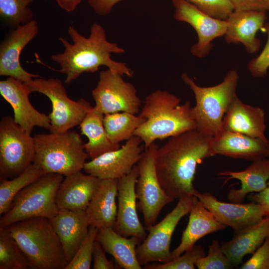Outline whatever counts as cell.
<instances>
[{"mask_svg": "<svg viewBox=\"0 0 269 269\" xmlns=\"http://www.w3.org/2000/svg\"><path fill=\"white\" fill-rule=\"evenodd\" d=\"M213 136L197 130L169 137L159 147L155 167L160 185L173 200L186 195H195L193 181L197 166L205 158L215 155Z\"/></svg>", "mask_w": 269, "mask_h": 269, "instance_id": "6da1fadb", "label": "cell"}, {"mask_svg": "<svg viewBox=\"0 0 269 269\" xmlns=\"http://www.w3.org/2000/svg\"><path fill=\"white\" fill-rule=\"evenodd\" d=\"M68 33L72 43L59 37L64 51L51 56L52 60L60 66L58 71L66 75L65 83L70 84L84 72H95L102 66L123 76L130 77L133 75V71L126 63L112 59V54H122L125 50L117 43L108 40L101 25L94 23L87 37L72 26H69Z\"/></svg>", "mask_w": 269, "mask_h": 269, "instance_id": "7a4b0ae2", "label": "cell"}, {"mask_svg": "<svg viewBox=\"0 0 269 269\" xmlns=\"http://www.w3.org/2000/svg\"><path fill=\"white\" fill-rule=\"evenodd\" d=\"M180 99L167 91L157 90L145 99L139 115L145 119L134 131L147 148L156 139H163L196 130L189 101L180 105Z\"/></svg>", "mask_w": 269, "mask_h": 269, "instance_id": "3957f363", "label": "cell"}, {"mask_svg": "<svg viewBox=\"0 0 269 269\" xmlns=\"http://www.w3.org/2000/svg\"><path fill=\"white\" fill-rule=\"evenodd\" d=\"M34 269H65L68 262L50 219L35 217L4 228Z\"/></svg>", "mask_w": 269, "mask_h": 269, "instance_id": "277c9868", "label": "cell"}, {"mask_svg": "<svg viewBox=\"0 0 269 269\" xmlns=\"http://www.w3.org/2000/svg\"><path fill=\"white\" fill-rule=\"evenodd\" d=\"M35 156L33 163L45 174L66 176L83 169L89 157L80 135L76 132L40 134L34 137Z\"/></svg>", "mask_w": 269, "mask_h": 269, "instance_id": "5b68a950", "label": "cell"}, {"mask_svg": "<svg viewBox=\"0 0 269 269\" xmlns=\"http://www.w3.org/2000/svg\"><path fill=\"white\" fill-rule=\"evenodd\" d=\"M181 78L193 92L196 105L192 107L197 129L199 132L215 136L223 130L225 114L237 97L236 88L239 75L234 70L229 71L219 84L208 87L198 86L186 73Z\"/></svg>", "mask_w": 269, "mask_h": 269, "instance_id": "8992f818", "label": "cell"}, {"mask_svg": "<svg viewBox=\"0 0 269 269\" xmlns=\"http://www.w3.org/2000/svg\"><path fill=\"white\" fill-rule=\"evenodd\" d=\"M64 176L45 174L19 192L0 218V227L35 217L52 219L59 210L55 198Z\"/></svg>", "mask_w": 269, "mask_h": 269, "instance_id": "52a82bcc", "label": "cell"}, {"mask_svg": "<svg viewBox=\"0 0 269 269\" xmlns=\"http://www.w3.org/2000/svg\"><path fill=\"white\" fill-rule=\"evenodd\" d=\"M31 93L47 96L51 102L50 132L62 133L79 125L92 106L85 99L71 100L62 82L55 78H34L24 83Z\"/></svg>", "mask_w": 269, "mask_h": 269, "instance_id": "ba28073f", "label": "cell"}, {"mask_svg": "<svg viewBox=\"0 0 269 269\" xmlns=\"http://www.w3.org/2000/svg\"><path fill=\"white\" fill-rule=\"evenodd\" d=\"M33 137L11 116L0 122V178L12 179L21 174L33 162Z\"/></svg>", "mask_w": 269, "mask_h": 269, "instance_id": "9c48e42d", "label": "cell"}, {"mask_svg": "<svg viewBox=\"0 0 269 269\" xmlns=\"http://www.w3.org/2000/svg\"><path fill=\"white\" fill-rule=\"evenodd\" d=\"M158 148L154 142L152 143L144 149L137 163L135 193L146 230L155 224L163 208L173 201L165 193L157 177L155 158Z\"/></svg>", "mask_w": 269, "mask_h": 269, "instance_id": "30bf717a", "label": "cell"}, {"mask_svg": "<svg viewBox=\"0 0 269 269\" xmlns=\"http://www.w3.org/2000/svg\"><path fill=\"white\" fill-rule=\"evenodd\" d=\"M193 196L180 197L174 208L147 230L148 234L136 248L137 260L141 266L154 262L170 261L172 234L181 219L189 213Z\"/></svg>", "mask_w": 269, "mask_h": 269, "instance_id": "8fae6325", "label": "cell"}, {"mask_svg": "<svg viewBox=\"0 0 269 269\" xmlns=\"http://www.w3.org/2000/svg\"><path fill=\"white\" fill-rule=\"evenodd\" d=\"M122 76L109 69L99 74V81L92 94L95 107L104 115L122 112L136 114L139 112L141 101L136 90Z\"/></svg>", "mask_w": 269, "mask_h": 269, "instance_id": "7c38bea8", "label": "cell"}, {"mask_svg": "<svg viewBox=\"0 0 269 269\" xmlns=\"http://www.w3.org/2000/svg\"><path fill=\"white\" fill-rule=\"evenodd\" d=\"M142 141L133 135L118 149L105 152L86 162V173L100 179H119L128 174L137 164L144 151Z\"/></svg>", "mask_w": 269, "mask_h": 269, "instance_id": "4fadbf2b", "label": "cell"}, {"mask_svg": "<svg viewBox=\"0 0 269 269\" xmlns=\"http://www.w3.org/2000/svg\"><path fill=\"white\" fill-rule=\"evenodd\" d=\"M172 2L174 7V18L189 24L197 34L198 41L191 47L192 54L198 57L205 56L212 47V41L225 34L227 20L206 14L186 0H172Z\"/></svg>", "mask_w": 269, "mask_h": 269, "instance_id": "5bb4252c", "label": "cell"}, {"mask_svg": "<svg viewBox=\"0 0 269 269\" xmlns=\"http://www.w3.org/2000/svg\"><path fill=\"white\" fill-rule=\"evenodd\" d=\"M202 204L221 223L230 227L234 234L240 233L261 221L268 216L260 204L251 201L248 203H227L219 201L212 194L198 191L195 195Z\"/></svg>", "mask_w": 269, "mask_h": 269, "instance_id": "9a60e30c", "label": "cell"}, {"mask_svg": "<svg viewBox=\"0 0 269 269\" xmlns=\"http://www.w3.org/2000/svg\"><path fill=\"white\" fill-rule=\"evenodd\" d=\"M38 31L39 26L34 19L12 28L0 44V76L12 77L23 83L40 77L24 69L19 60L21 52Z\"/></svg>", "mask_w": 269, "mask_h": 269, "instance_id": "2e32d148", "label": "cell"}, {"mask_svg": "<svg viewBox=\"0 0 269 269\" xmlns=\"http://www.w3.org/2000/svg\"><path fill=\"white\" fill-rule=\"evenodd\" d=\"M138 173L136 164L128 174L118 179L117 215L113 228L123 236H134L142 242L147 234L136 210L135 185Z\"/></svg>", "mask_w": 269, "mask_h": 269, "instance_id": "e0dca14e", "label": "cell"}, {"mask_svg": "<svg viewBox=\"0 0 269 269\" xmlns=\"http://www.w3.org/2000/svg\"><path fill=\"white\" fill-rule=\"evenodd\" d=\"M0 93L11 106L15 122L31 133L37 126L49 129L48 116L36 110L31 105L29 96L30 91L23 82L8 77L0 81Z\"/></svg>", "mask_w": 269, "mask_h": 269, "instance_id": "ac0fdd59", "label": "cell"}, {"mask_svg": "<svg viewBox=\"0 0 269 269\" xmlns=\"http://www.w3.org/2000/svg\"><path fill=\"white\" fill-rule=\"evenodd\" d=\"M212 148L215 155L254 161L269 158V140L223 129L213 136Z\"/></svg>", "mask_w": 269, "mask_h": 269, "instance_id": "d6986e66", "label": "cell"}, {"mask_svg": "<svg viewBox=\"0 0 269 269\" xmlns=\"http://www.w3.org/2000/svg\"><path fill=\"white\" fill-rule=\"evenodd\" d=\"M56 195L59 209L85 211L98 189L101 179L79 171L65 176Z\"/></svg>", "mask_w": 269, "mask_h": 269, "instance_id": "ffe728a7", "label": "cell"}, {"mask_svg": "<svg viewBox=\"0 0 269 269\" xmlns=\"http://www.w3.org/2000/svg\"><path fill=\"white\" fill-rule=\"evenodd\" d=\"M189 213L187 226L182 233L180 244L171 252L170 261L192 248L202 237L226 227L217 220L196 196L192 197Z\"/></svg>", "mask_w": 269, "mask_h": 269, "instance_id": "44dd1931", "label": "cell"}, {"mask_svg": "<svg viewBox=\"0 0 269 269\" xmlns=\"http://www.w3.org/2000/svg\"><path fill=\"white\" fill-rule=\"evenodd\" d=\"M266 19V11L234 10L226 19V41L242 43L250 53L257 52L261 41L257 38L256 34L264 26Z\"/></svg>", "mask_w": 269, "mask_h": 269, "instance_id": "7402d4cb", "label": "cell"}, {"mask_svg": "<svg viewBox=\"0 0 269 269\" xmlns=\"http://www.w3.org/2000/svg\"><path fill=\"white\" fill-rule=\"evenodd\" d=\"M50 220L69 263L86 236L90 226L85 212L59 209Z\"/></svg>", "mask_w": 269, "mask_h": 269, "instance_id": "603a6c76", "label": "cell"}, {"mask_svg": "<svg viewBox=\"0 0 269 269\" xmlns=\"http://www.w3.org/2000/svg\"><path fill=\"white\" fill-rule=\"evenodd\" d=\"M222 127L227 131L267 139L265 135L266 126L264 110L244 103L238 97L225 114Z\"/></svg>", "mask_w": 269, "mask_h": 269, "instance_id": "cb8c5ba5", "label": "cell"}, {"mask_svg": "<svg viewBox=\"0 0 269 269\" xmlns=\"http://www.w3.org/2000/svg\"><path fill=\"white\" fill-rule=\"evenodd\" d=\"M118 179H101L85 214L89 222L98 229L114 228L117 218Z\"/></svg>", "mask_w": 269, "mask_h": 269, "instance_id": "d4e9b609", "label": "cell"}, {"mask_svg": "<svg viewBox=\"0 0 269 269\" xmlns=\"http://www.w3.org/2000/svg\"><path fill=\"white\" fill-rule=\"evenodd\" d=\"M96 240L114 258L121 269H142L136 253L137 246L141 243L138 238L134 236L128 238L119 234L113 227H106L98 230Z\"/></svg>", "mask_w": 269, "mask_h": 269, "instance_id": "484cf974", "label": "cell"}, {"mask_svg": "<svg viewBox=\"0 0 269 269\" xmlns=\"http://www.w3.org/2000/svg\"><path fill=\"white\" fill-rule=\"evenodd\" d=\"M219 174L228 176L227 180L237 179L241 181V188L231 189L228 198L231 202L243 203L247 194L260 192L267 187L269 180V158L253 161L243 171H225Z\"/></svg>", "mask_w": 269, "mask_h": 269, "instance_id": "4316f807", "label": "cell"}, {"mask_svg": "<svg viewBox=\"0 0 269 269\" xmlns=\"http://www.w3.org/2000/svg\"><path fill=\"white\" fill-rule=\"evenodd\" d=\"M269 235V215L258 224L221 243L222 249L232 265L242 264L247 255L253 254Z\"/></svg>", "mask_w": 269, "mask_h": 269, "instance_id": "83f0119b", "label": "cell"}, {"mask_svg": "<svg viewBox=\"0 0 269 269\" xmlns=\"http://www.w3.org/2000/svg\"><path fill=\"white\" fill-rule=\"evenodd\" d=\"M104 114L92 107L79 125L81 134L88 138L84 147L91 159L120 148V143H113L108 137L104 126Z\"/></svg>", "mask_w": 269, "mask_h": 269, "instance_id": "f1b7e54d", "label": "cell"}, {"mask_svg": "<svg viewBox=\"0 0 269 269\" xmlns=\"http://www.w3.org/2000/svg\"><path fill=\"white\" fill-rule=\"evenodd\" d=\"M45 173L32 163L21 174L12 179L0 178V215L9 208L16 195Z\"/></svg>", "mask_w": 269, "mask_h": 269, "instance_id": "f546056e", "label": "cell"}, {"mask_svg": "<svg viewBox=\"0 0 269 269\" xmlns=\"http://www.w3.org/2000/svg\"><path fill=\"white\" fill-rule=\"evenodd\" d=\"M144 121L145 119L140 115L137 116L125 112L105 115L103 120L107 134L114 143L129 139Z\"/></svg>", "mask_w": 269, "mask_h": 269, "instance_id": "4dcf8cb0", "label": "cell"}, {"mask_svg": "<svg viewBox=\"0 0 269 269\" xmlns=\"http://www.w3.org/2000/svg\"><path fill=\"white\" fill-rule=\"evenodd\" d=\"M0 269H34L16 242L0 227Z\"/></svg>", "mask_w": 269, "mask_h": 269, "instance_id": "1f68e13d", "label": "cell"}, {"mask_svg": "<svg viewBox=\"0 0 269 269\" xmlns=\"http://www.w3.org/2000/svg\"><path fill=\"white\" fill-rule=\"evenodd\" d=\"M33 0H0V16L12 28L33 20V14L28 5Z\"/></svg>", "mask_w": 269, "mask_h": 269, "instance_id": "d6a6232c", "label": "cell"}, {"mask_svg": "<svg viewBox=\"0 0 269 269\" xmlns=\"http://www.w3.org/2000/svg\"><path fill=\"white\" fill-rule=\"evenodd\" d=\"M98 229L90 225L87 234L72 259L65 269H89L93 259L94 244Z\"/></svg>", "mask_w": 269, "mask_h": 269, "instance_id": "836d02e7", "label": "cell"}, {"mask_svg": "<svg viewBox=\"0 0 269 269\" xmlns=\"http://www.w3.org/2000/svg\"><path fill=\"white\" fill-rule=\"evenodd\" d=\"M205 256L203 248L194 245L179 257L167 262L160 264H148L144 266L145 269H194L196 261Z\"/></svg>", "mask_w": 269, "mask_h": 269, "instance_id": "e575fe53", "label": "cell"}, {"mask_svg": "<svg viewBox=\"0 0 269 269\" xmlns=\"http://www.w3.org/2000/svg\"><path fill=\"white\" fill-rule=\"evenodd\" d=\"M195 266L199 269H228L234 267L216 240L209 245L207 255L199 259Z\"/></svg>", "mask_w": 269, "mask_h": 269, "instance_id": "d590c367", "label": "cell"}, {"mask_svg": "<svg viewBox=\"0 0 269 269\" xmlns=\"http://www.w3.org/2000/svg\"><path fill=\"white\" fill-rule=\"evenodd\" d=\"M206 14L217 19L226 20L234 11L229 0H186Z\"/></svg>", "mask_w": 269, "mask_h": 269, "instance_id": "8d00e7d4", "label": "cell"}, {"mask_svg": "<svg viewBox=\"0 0 269 269\" xmlns=\"http://www.w3.org/2000/svg\"><path fill=\"white\" fill-rule=\"evenodd\" d=\"M241 269H269V235Z\"/></svg>", "mask_w": 269, "mask_h": 269, "instance_id": "74e56055", "label": "cell"}, {"mask_svg": "<svg viewBox=\"0 0 269 269\" xmlns=\"http://www.w3.org/2000/svg\"><path fill=\"white\" fill-rule=\"evenodd\" d=\"M265 28L268 32V39L264 48L260 54L250 61L248 65L249 71L256 77L265 76L269 68V27Z\"/></svg>", "mask_w": 269, "mask_h": 269, "instance_id": "f35d334b", "label": "cell"}, {"mask_svg": "<svg viewBox=\"0 0 269 269\" xmlns=\"http://www.w3.org/2000/svg\"><path fill=\"white\" fill-rule=\"evenodd\" d=\"M105 252L101 244L96 240L93 255V269H115L118 268L113 261H109L107 259Z\"/></svg>", "mask_w": 269, "mask_h": 269, "instance_id": "ab89813d", "label": "cell"}, {"mask_svg": "<svg viewBox=\"0 0 269 269\" xmlns=\"http://www.w3.org/2000/svg\"><path fill=\"white\" fill-rule=\"evenodd\" d=\"M234 10H269L266 0H229Z\"/></svg>", "mask_w": 269, "mask_h": 269, "instance_id": "60d3db41", "label": "cell"}, {"mask_svg": "<svg viewBox=\"0 0 269 269\" xmlns=\"http://www.w3.org/2000/svg\"><path fill=\"white\" fill-rule=\"evenodd\" d=\"M122 0H88V3L97 14L105 16L112 10L113 7Z\"/></svg>", "mask_w": 269, "mask_h": 269, "instance_id": "b9f144b4", "label": "cell"}, {"mask_svg": "<svg viewBox=\"0 0 269 269\" xmlns=\"http://www.w3.org/2000/svg\"><path fill=\"white\" fill-rule=\"evenodd\" d=\"M248 198L251 201L261 205L269 215V180L264 190L256 194L251 193L248 196Z\"/></svg>", "mask_w": 269, "mask_h": 269, "instance_id": "7bdbcfd3", "label": "cell"}, {"mask_svg": "<svg viewBox=\"0 0 269 269\" xmlns=\"http://www.w3.org/2000/svg\"><path fill=\"white\" fill-rule=\"evenodd\" d=\"M59 6L68 12L74 11L83 0H56Z\"/></svg>", "mask_w": 269, "mask_h": 269, "instance_id": "ee69618b", "label": "cell"}, {"mask_svg": "<svg viewBox=\"0 0 269 269\" xmlns=\"http://www.w3.org/2000/svg\"><path fill=\"white\" fill-rule=\"evenodd\" d=\"M267 4L269 9V0H266Z\"/></svg>", "mask_w": 269, "mask_h": 269, "instance_id": "f6af8a7d", "label": "cell"}, {"mask_svg": "<svg viewBox=\"0 0 269 269\" xmlns=\"http://www.w3.org/2000/svg\"><path fill=\"white\" fill-rule=\"evenodd\" d=\"M265 27H269V22L265 25Z\"/></svg>", "mask_w": 269, "mask_h": 269, "instance_id": "bcb514c9", "label": "cell"}]
</instances>
